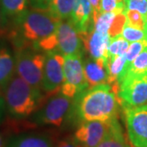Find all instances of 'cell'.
I'll return each instance as SVG.
<instances>
[{"instance_id": "cell-2", "label": "cell", "mask_w": 147, "mask_h": 147, "mask_svg": "<svg viewBox=\"0 0 147 147\" xmlns=\"http://www.w3.org/2000/svg\"><path fill=\"white\" fill-rule=\"evenodd\" d=\"M120 102L113 86L104 84L87 88L73 100L74 113L78 120L112 121L118 119Z\"/></svg>"}, {"instance_id": "cell-13", "label": "cell", "mask_w": 147, "mask_h": 147, "mask_svg": "<svg viewBox=\"0 0 147 147\" xmlns=\"http://www.w3.org/2000/svg\"><path fill=\"white\" fill-rule=\"evenodd\" d=\"M84 69L85 78L88 86V88L107 84L108 69L106 60L88 57L84 59Z\"/></svg>"}, {"instance_id": "cell-25", "label": "cell", "mask_w": 147, "mask_h": 147, "mask_svg": "<svg viewBox=\"0 0 147 147\" xmlns=\"http://www.w3.org/2000/svg\"><path fill=\"white\" fill-rule=\"evenodd\" d=\"M127 23L132 26L142 30H146L147 24V16L143 15L137 10H125Z\"/></svg>"}, {"instance_id": "cell-19", "label": "cell", "mask_w": 147, "mask_h": 147, "mask_svg": "<svg viewBox=\"0 0 147 147\" xmlns=\"http://www.w3.org/2000/svg\"><path fill=\"white\" fill-rule=\"evenodd\" d=\"M75 0H53L47 11L59 21L69 19Z\"/></svg>"}, {"instance_id": "cell-31", "label": "cell", "mask_w": 147, "mask_h": 147, "mask_svg": "<svg viewBox=\"0 0 147 147\" xmlns=\"http://www.w3.org/2000/svg\"><path fill=\"white\" fill-rule=\"evenodd\" d=\"M93 11V22L100 13V0H89Z\"/></svg>"}, {"instance_id": "cell-3", "label": "cell", "mask_w": 147, "mask_h": 147, "mask_svg": "<svg viewBox=\"0 0 147 147\" xmlns=\"http://www.w3.org/2000/svg\"><path fill=\"white\" fill-rule=\"evenodd\" d=\"M2 90L6 109L16 119L30 118L45 103L47 98L42 89L33 87L16 74Z\"/></svg>"}, {"instance_id": "cell-9", "label": "cell", "mask_w": 147, "mask_h": 147, "mask_svg": "<svg viewBox=\"0 0 147 147\" xmlns=\"http://www.w3.org/2000/svg\"><path fill=\"white\" fill-rule=\"evenodd\" d=\"M123 110L127 137L132 147H147V104Z\"/></svg>"}, {"instance_id": "cell-22", "label": "cell", "mask_w": 147, "mask_h": 147, "mask_svg": "<svg viewBox=\"0 0 147 147\" xmlns=\"http://www.w3.org/2000/svg\"><path fill=\"white\" fill-rule=\"evenodd\" d=\"M118 13L116 11H110V12H101L97 16V18L94 21V30L101 33H107L110 30V26L114 21V19Z\"/></svg>"}, {"instance_id": "cell-17", "label": "cell", "mask_w": 147, "mask_h": 147, "mask_svg": "<svg viewBox=\"0 0 147 147\" xmlns=\"http://www.w3.org/2000/svg\"><path fill=\"white\" fill-rule=\"evenodd\" d=\"M29 5L30 0H0L6 30L9 22L27 10Z\"/></svg>"}, {"instance_id": "cell-23", "label": "cell", "mask_w": 147, "mask_h": 147, "mask_svg": "<svg viewBox=\"0 0 147 147\" xmlns=\"http://www.w3.org/2000/svg\"><path fill=\"white\" fill-rule=\"evenodd\" d=\"M147 47V38L145 39H142L141 41L131 42L129 45V47L127 51L126 54V65H125V73L130 64L134 61V59L142 53L143 50H145ZM125 75V74H124ZM124 78V77H123Z\"/></svg>"}, {"instance_id": "cell-14", "label": "cell", "mask_w": 147, "mask_h": 147, "mask_svg": "<svg viewBox=\"0 0 147 147\" xmlns=\"http://www.w3.org/2000/svg\"><path fill=\"white\" fill-rule=\"evenodd\" d=\"M69 19L79 33L93 30V11L89 0H75Z\"/></svg>"}, {"instance_id": "cell-27", "label": "cell", "mask_w": 147, "mask_h": 147, "mask_svg": "<svg viewBox=\"0 0 147 147\" xmlns=\"http://www.w3.org/2000/svg\"><path fill=\"white\" fill-rule=\"evenodd\" d=\"M126 10L124 0H100L101 12H124Z\"/></svg>"}, {"instance_id": "cell-12", "label": "cell", "mask_w": 147, "mask_h": 147, "mask_svg": "<svg viewBox=\"0 0 147 147\" xmlns=\"http://www.w3.org/2000/svg\"><path fill=\"white\" fill-rule=\"evenodd\" d=\"M79 35L84 43V52L88 57L108 60L111 38L107 33L98 32L93 29L90 31L79 33Z\"/></svg>"}, {"instance_id": "cell-16", "label": "cell", "mask_w": 147, "mask_h": 147, "mask_svg": "<svg viewBox=\"0 0 147 147\" xmlns=\"http://www.w3.org/2000/svg\"><path fill=\"white\" fill-rule=\"evenodd\" d=\"M15 74L14 53L7 46L0 44V88H3Z\"/></svg>"}, {"instance_id": "cell-4", "label": "cell", "mask_w": 147, "mask_h": 147, "mask_svg": "<svg viewBox=\"0 0 147 147\" xmlns=\"http://www.w3.org/2000/svg\"><path fill=\"white\" fill-rule=\"evenodd\" d=\"M44 52L56 50L63 56H84V47L79 32L70 19L59 21L55 32L40 42Z\"/></svg>"}, {"instance_id": "cell-29", "label": "cell", "mask_w": 147, "mask_h": 147, "mask_svg": "<svg viewBox=\"0 0 147 147\" xmlns=\"http://www.w3.org/2000/svg\"><path fill=\"white\" fill-rule=\"evenodd\" d=\"M53 147H83L76 141L74 137H69L60 141Z\"/></svg>"}, {"instance_id": "cell-28", "label": "cell", "mask_w": 147, "mask_h": 147, "mask_svg": "<svg viewBox=\"0 0 147 147\" xmlns=\"http://www.w3.org/2000/svg\"><path fill=\"white\" fill-rule=\"evenodd\" d=\"M126 10H137L147 16V0H124Z\"/></svg>"}, {"instance_id": "cell-21", "label": "cell", "mask_w": 147, "mask_h": 147, "mask_svg": "<svg viewBox=\"0 0 147 147\" xmlns=\"http://www.w3.org/2000/svg\"><path fill=\"white\" fill-rule=\"evenodd\" d=\"M129 42L121 34L112 38L109 45V57H115L125 55L129 47Z\"/></svg>"}, {"instance_id": "cell-11", "label": "cell", "mask_w": 147, "mask_h": 147, "mask_svg": "<svg viewBox=\"0 0 147 147\" xmlns=\"http://www.w3.org/2000/svg\"><path fill=\"white\" fill-rule=\"evenodd\" d=\"M115 120L82 122L74 137L83 147H96L109 134Z\"/></svg>"}, {"instance_id": "cell-26", "label": "cell", "mask_w": 147, "mask_h": 147, "mask_svg": "<svg viewBox=\"0 0 147 147\" xmlns=\"http://www.w3.org/2000/svg\"><path fill=\"white\" fill-rule=\"evenodd\" d=\"M127 21V16L124 12H120L118 13L114 19V21L110 26V30L108 31V34L110 37V38H115L122 34V31L123 30V27L126 25Z\"/></svg>"}, {"instance_id": "cell-24", "label": "cell", "mask_w": 147, "mask_h": 147, "mask_svg": "<svg viewBox=\"0 0 147 147\" xmlns=\"http://www.w3.org/2000/svg\"><path fill=\"white\" fill-rule=\"evenodd\" d=\"M121 35L129 42H137L147 38V32L132 26L127 22L123 27Z\"/></svg>"}, {"instance_id": "cell-34", "label": "cell", "mask_w": 147, "mask_h": 147, "mask_svg": "<svg viewBox=\"0 0 147 147\" xmlns=\"http://www.w3.org/2000/svg\"><path fill=\"white\" fill-rule=\"evenodd\" d=\"M5 146V143H4V140L3 137L0 135V147H4Z\"/></svg>"}, {"instance_id": "cell-15", "label": "cell", "mask_w": 147, "mask_h": 147, "mask_svg": "<svg viewBox=\"0 0 147 147\" xmlns=\"http://www.w3.org/2000/svg\"><path fill=\"white\" fill-rule=\"evenodd\" d=\"M6 147H53V142L44 134L25 133L12 137Z\"/></svg>"}, {"instance_id": "cell-30", "label": "cell", "mask_w": 147, "mask_h": 147, "mask_svg": "<svg viewBox=\"0 0 147 147\" xmlns=\"http://www.w3.org/2000/svg\"><path fill=\"white\" fill-rule=\"evenodd\" d=\"M53 0H30V5L33 8L47 9Z\"/></svg>"}, {"instance_id": "cell-5", "label": "cell", "mask_w": 147, "mask_h": 147, "mask_svg": "<svg viewBox=\"0 0 147 147\" xmlns=\"http://www.w3.org/2000/svg\"><path fill=\"white\" fill-rule=\"evenodd\" d=\"M14 56L16 75L33 87L42 89L45 53L34 47H25L14 49Z\"/></svg>"}, {"instance_id": "cell-33", "label": "cell", "mask_w": 147, "mask_h": 147, "mask_svg": "<svg viewBox=\"0 0 147 147\" xmlns=\"http://www.w3.org/2000/svg\"><path fill=\"white\" fill-rule=\"evenodd\" d=\"M6 108L5 105V101H4V98H3V96L0 94V121L2 119V117L3 115V111L4 109Z\"/></svg>"}, {"instance_id": "cell-20", "label": "cell", "mask_w": 147, "mask_h": 147, "mask_svg": "<svg viewBox=\"0 0 147 147\" xmlns=\"http://www.w3.org/2000/svg\"><path fill=\"white\" fill-rule=\"evenodd\" d=\"M147 74V47L143 50L127 69L123 79Z\"/></svg>"}, {"instance_id": "cell-18", "label": "cell", "mask_w": 147, "mask_h": 147, "mask_svg": "<svg viewBox=\"0 0 147 147\" xmlns=\"http://www.w3.org/2000/svg\"><path fill=\"white\" fill-rule=\"evenodd\" d=\"M96 147H131L127 142L118 119L113 122L109 134Z\"/></svg>"}, {"instance_id": "cell-6", "label": "cell", "mask_w": 147, "mask_h": 147, "mask_svg": "<svg viewBox=\"0 0 147 147\" xmlns=\"http://www.w3.org/2000/svg\"><path fill=\"white\" fill-rule=\"evenodd\" d=\"M73 98L60 92L53 95L29 119L34 126L61 127L71 112Z\"/></svg>"}, {"instance_id": "cell-10", "label": "cell", "mask_w": 147, "mask_h": 147, "mask_svg": "<svg viewBox=\"0 0 147 147\" xmlns=\"http://www.w3.org/2000/svg\"><path fill=\"white\" fill-rule=\"evenodd\" d=\"M118 96L123 109L146 105L147 74L123 79L119 85Z\"/></svg>"}, {"instance_id": "cell-32", "label": "cell", "mask_w": 147, "mask_h": 147, "mask_svg": "<svg viewBox=\"0 0 147 147\" xmlns=\"http://www.w3.org/2000/svg\"><path fill=\"white\" fill-rule=\"evenodd\" d=\"M6 34V26L4 23V19L3 16L2 9L0 7V36H5Z\"/></svg>"}, {"instance_id": "cell-7", "label": "cell", "mask_w": 147, "mask_h": 147, "mask_svg": "<svg viewBox=\"0 0 147 147\" xmlns=\"http://www.w3.org/2000/svg\"><path fill=\"white\" fill-rule=\"evenodd\" d=\"M64 83L61 92L70 98L86 90L88 86L85 78L83 56H64Z\"/></svg>"}, {"instance_id": "cell-1", "label": "cell", "mask_w": 147, "mask_h": 147, "mask_svg": "<svg viewBox=\"0 0 147 147\" xmlns=\"http://www.w3.org/2000/svg\"><path fill=\"white\" fill-rule=\"evenodd\" d=\"M59 21L47 9L28 8L9 22L5 37L14 49L34 47L53 34Z\"/></svg>"}, {"instance_id": "cell-8", "label": "cell", "mask_w": 147, "mask_h": 147, "mask_svg": "<svg viewBox=\"0 0 147 147\" xmlns=\"http://www.w3.org/2000/svg\"><path fill=\"white\" fill-rule=\"evenodd\" d=\"M65 57L58 51L45 53V62L42 80V91L48 96L57 93L64 83Z\"/></svg>"}, {"instance_id": "cell-35", "label": "cell", "mask_w": 147, "mask_h": 147, "mask_svg": "<svg viewBox=\"0 0 147 147\" xmlns=\"http://www.w3.org/2000/svg\"><path fill=\"white\" fill-rule=\"evenodd\" d=\"M146 31L147 32V24H146Z\"/></svg>"}]
</instances>
